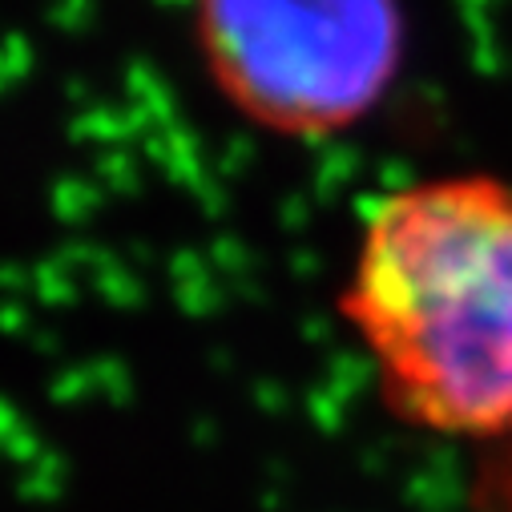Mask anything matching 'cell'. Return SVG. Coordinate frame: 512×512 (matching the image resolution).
<instances>
[{"instance_id":"obj_1","label":"cell","mask_w":512,"mask_h":512,"mask_svg":"<svg viewBox=\"0 0 512 512\" xmlns=\"http://www.w3.org/2000/svg\"><path fill=\"white\" fill-rule=\"evenodd\" d=\"M339 311L396 416L444 436H508L512 182L456 174L379 198Z\"/></svg>"},{"instance_id":"obj_2","label":"cell","mask_w":512,"mask_h":512,"mask_svg":"<svg viewBox=\"0 0 512 512\" xmlns=\"http://www.w3.org/2000/svg\"><path fill=\"white\" fill-rule=\"evenodd\" d=\"M194 45L214 89L279 138L359 125L404 65V0H194Z\"/></svg>"}]
</instances>
